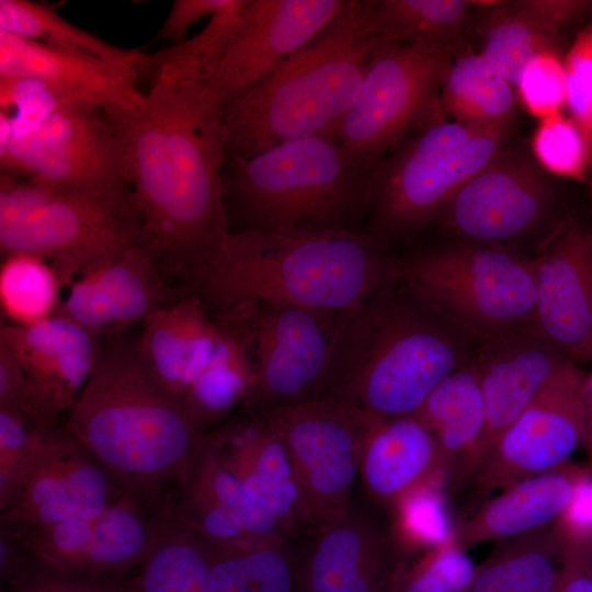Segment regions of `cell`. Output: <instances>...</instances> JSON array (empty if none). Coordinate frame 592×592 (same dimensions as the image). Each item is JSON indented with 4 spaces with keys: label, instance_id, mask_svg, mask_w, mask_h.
Returning <instances> with one entry per match:
<instances>
[{
    "label": "cell",
    "instance_id": "83f0119b",
    "mask_svg": "<svg viewBox=\"0 0 592 592\" xmlns=\"http://www.w3.org/2000/svg\"><path fill=\"white\" fill-rule=\"evenodd\" d=\"M219 331L218 319L193 293L150 314L137 346L153 377L181 401L207 366Z\"/></svg>",
    "mask_w": 592,
    "mask_h": 592
},
{
    "label": "cell",
    "instance_id": "f907efd6",
    "mask_svg": "<svg viewBox=\"0 0 592 592\" xmlns=\"http://www.w3.org/2000/svg\"><path fill=\"white\" fill-rule=\"evenodd\" d=\"M583 446L585 447L592 471V371L587 374L583 390Z\"/></svg>",
    "mask_w": 592,
    "mask_h": 592
},
{
    "label": "cell",
    "instance_id": "681fc988",
    "mask_svg": "<svg viewBox=\"0 0 592 592\" xmlns=\"http://www.w3.org/2000/svg\"><path fill=\"white\" fill-rule=\"evenodd\" d=\"M556 592H592V553L569 545L567 563Z\"/></svg>",
    "mask_w": 592,
    "mask_h": 592
},
{
    "label": "cell",
    "instance_id": "277c9868",
    "mask_svg": "<svg viewBox=\"0 0 592 592\" xmlns=\"http://www.w3.org/2000/svg\"><path fill=\"white\" fill-rule=\"evenodd\" d=\"M65 424L125 496L156 506H169L203 446V430L153 377L137 343L101 351Z\"/></svg>",
    "mask_w": 592,
    "mask_h": 592
},
{
    "label": "cell",
    "instance_id": "ba28073f",
    "mask_svg": "<svg viewBox=\"0 0 592 592\" xmlns=\"http://www.w3.org/2000/svg\"><path fill=\"white\" fill-rule=\"evenodd\" d=\"M569 210L551 174L511 143L467 181L436 217L446 241L537 254Z\"/></svg>",
    "mask_w": 592,
    "mask_h": 592
},
{
    "label": "cell",
    "instance_id": "7c38bea8",
    "mask_svg": "<svg viewBox=\"0 0 592 592\" xmlns=\"http://www.w3.org/2000/svg\"><path fill=\"white\" fill-rule=\"evenodd\" d=\"M282 439L316 532L341 520L367 440L380 420L335 397L259 411Z\"/></svg>",
    "mask_w": 592,
    "mask_h": 592
},
{
    "label": "cell",
    "instance_id": "b9f144b4",
    "mask_svg": "<svg viewBox=\"0 0 592 592\" xmlns=\"http://www.w3.org/2000/svg\"><path fill=\"white\" fill-rule=\"evenodd\" d=\"M532 155L549 174L588 184L589 147L579 125L562 113L539 119Z\"/></svg>",
    "mask_w": 592,
    "mask_h": 592
},
{
    "label": "cell",
    "instance_id": "9c48e42d",
    "mask_svg": "<svg viewBox=\"0 0 592 592\" xmlns=\"http://www.w3.org/2000/svg\"><path fill=\"white\" fill-rule=\"evenodd\" d=\"M400 265L442 310L481 341L535 323L532 257L445 240L401 255Z\"/></svg>",
    "mask_w": 592,
    "mask_h": 592
},
{
    "label": "cell",
    "instance_id": "484cf974",
    "mask_svg": "<svg viewBox=\"0 0 592 592\" xmlns=\"http://www.w3.org/2000/svg\"><path fill=\"white\" fill-rule=\"evenodd\" d=\"M401 562L394 535L351 504L317 532L303 560L301 592H385Z\"/></svg>",
    "mask_w": 592,
    "mask_h": 592
},
{
    "label": "cell",
    "instance_id": "f6af8a7d",
    "mask_svg": "<svg viewBox=\"0 0 592 592\" xmlns=\"http://www.w3.org/2000/svg\"><path fill=\"white\" fill-rule=\"evenodd\" d=\"M563 61L567 73L566 105L589 147L588 185L592 205V18L577 35Z\"/></svg>",
    "mask_w": 592,
    "mask_h": 592
},
{
    "label": "cell",
    "instance_id": "e0dca14e",
    "mask_svg": "<svg viewBox=\"0 0 592 592\" xmlns=\"http://www.w3.org/2000/svg\"><path fill=\"white\" fill-rule=\"evenodd\" d=\"M170 513L125 496L102 513L41 528L16 538L36 560L62 572L114 581L149 555Z\"/></svg>",
    "mask_w": 592,
    "mask_h": 592
},
{
    "label": "cell",
    "instance_id": "5b68a950",
    "mask_svg": "<svg viewBox=\"0 0 592 592\" xmlns=\"http://www.w3.org/2000/svg\"><path fill=\"white\" fill-rule=\"evenodd\" d=\"M383 42L374 0H349L305 47L257 84L223 102L226 158L326 135L355 101Z\"/></svg>",
    "mask_w": 592,
    "mask_h": 592
},
{
    "label": "cell",
    "instance_id": "9a60e30c",
    "mask_svg": "<svg viewBox=\"0 0 592 592\" xmlns=\"http://www.w3.org/2000/svg\"><path fill=\"white\" fill-rule=\"evenodd\" d=\"M585 376L574 360L561 367L480 455L459 491L487 496L567 464L583 446Z\"/></svg>",
    "mask_w": 592,
    "mask_h": 592
},
{
    "label": "cell",
    "instance_id": "2e32d148",
    "mask_svg": "<svg viewBox=\"0 0 592 592\" xmlns=\"http://www.w3.org/2000/svg\"><path fill=\"white\" fill-rule=\"evenodd\" d=\"M125 493L89 448L67 428H43L33 469L20 493L0 511V533L26 532L87 519Z\"/></svg>",
    "mask_w": 592,
    "mask_h": 592
},
{
    "label": "cell",
    "instance_id": "52a82bcc",
    "mask_svg": "<svg viewBox=\"0 0 592 592\" xmlns=\"http://www.w3.org/2000/svg\"><path fill=\"white\" fill-rule=\"evenodd\" d=\"M513 122L473 126L433 122L374 166L365 231L391 248L418 236L453 195L510 143Z\"/></svg>",
    "mask_w": 592,
    "mask_h": 592
},
{
    "label": "cell",
    "instance_id": "3957f363",
    "mask_svg": "<svg viewBox=\"0 0 592 592\" xmlns=\"http://www.w3.org/2000/svg\"><path fill=\"white\" fill-rule=\"evenodd\" d=\"M401 273L400 255L367 231L230 232L189 280L207 309L249 303L344 311Z\"/></svg>",
    "mask_w": 592,
    "mask_h": 592
},
{
    "label": "cell",
    "instance_id": "30bf717a",
    "mask_svg": "<svg viewBox=\"0 0 592 592\" xmlns=\"http://www.w3.org/2000/svg\"><path fill=\"white\" fill-rule=\"evenodd\" d=\"M0 168L65 190H129L104 110L75 101L56 104L24 127L1 112Z\"/></svg>",
    "mask_w": 592,
    "mask_h": 592
},
{
    "label": "cell",
    "instance_id": "f1b7e54d",
    "mask_svg": "<svg viewBox=\"0 0 592 592\" xmlns=\"http://www.w3.org/2000/svg\"><path fill=\"white\" fill-rule=\"evenodd\" d=\"M442 474L433 433L415 415L380 419L365 445L360 476L368 496L394 511L418 488Z\"/></svg>",
    "mask_w": 592,
    "mask_h": 592
},
{
    "label": "cell",
    "instance_id": "d6986e66",
    "mask_svg": "<svg viewBox=\"0 0 592 592\" xmlns=\"http://www.w3.org/2000/svg\"><path fill=\"white\" fill-rule=\"evenodd\" d=\"M98 339L61 315L32 326L1 323L0 340L24 373L20 409L36 425L54 428L68 417L101 354Z\"/></svg>",
    "mask_w": 592,
    "mask_h": 592
},
{
    "label": "cell",
    "instance_id": "ee69618b",
    "mask_svg": "<svg viewBox=\"0 0 592 592\" xmlns=\"http://www.w3.org/2000/svg\"><path fill=\"white\" fill-rule=\"evenodd\" d=\"M528 113L540 118L561 113L567 102V73L559 52H544L524 67L516 83Z\"/></svg>",
    "mask_w": 592,
    "mask_h": 592
},
{
    "label": "cell",
    "instance_id": "cb8c5ba5",
    "mask_svg": "<svg viewBox=\"0 0 592 592\" xmlns=\"http://www.w3.org/2000/svg\"><path fill=\"white\" fill-rule=\"evenodd\" d=\"M204 442L253 501L295 533L312 528L308 505L286 447L259 412L204 432Z\"/></svg>",
    "mask_w": 592,
    "mask_h": 592
},
{
    "label": "cell",
    "instance_id": "ac0fdd59",
    "mask_svg": "<svg viewBox=\"0 0 592 592\" xmlns=\"http://www.w3.org/2000/svg\"><path fill=\"white\" fill-rule=\"evenodd\" d=\"M349 0H247L207 82L224 102L257 84L305 47Z\"/></svg>",
    "mask_w": 592,
    "mask_h": 592
},
{
    "label": "cell",
    "instance_id": "d4e9b609",
    "mask_svg": "<svg viewBox=\"0 0 592 592\" xmlns=\"http://www.w3.org/2000/svg\"><path fill=\"white\" fill-rule=\"evenodd\" d=\"M170 510L203 542L215 545L253 538L288 539L295 534L251 499L207 447L204 437L197 457L171 497Z\"/></svg>",
    "mask_w": 592,
    "mask_h": 592
},
{
    "label": "cell",
    "instance_id": "603a6c76",
    "mask_svg": "<svg viewBox=\"0 0 592 592\" xmlns=\"http://www.w3.org/2000/svg\"><path fill=\"white\" fill-rule=\"evenodd\" d=\"M571 360L535 323L480 342L470 362L478 374L486 406L481 454Z\"/></svg>",
    "mask_w": 592,
    "mask_h": 592
},
{
    "label": "cell",
    "instance_id": "d6a6232c",
    "mask_svg": "<svg viewBox=\"0 0 592 592\" xmlns=\"http://www.w3.org/2000/svg\"><path fill=\"white\" fill-rule=\"evenodd\" d=\"M113 592H218L202 540L172 512L146 559Z\"/></svg>",
    "mask_w": 592,
    "mask_h": 592
},
{
    "label": "cell",
    "instance_id": "74e56055",
    "mask_svg": "<svg viewBox=\"0 0 592 592\" xmlns=\"http://www.w3.org/2000/svg\"><path fill=\"white\" fill-rule=\"evenodd\" d=\"M64 291L62 278L46 259L30 253L2 258L0 307L5 323L32 326L58 315Z\"/></svg>",
    "mask_w": 592,
    "mask_h": 592
},
{
    "label": "cell",
    "instance_id": "7dc6e473",
    "mask_svg": "<svg viewBox=\"0 0 592 592\" xmlns=\"http://www.w3.org/2000/svg\"><path fill=\"white\" fill-rule=\"evenodd\" d=\"M517 5L556 31L590 11V1L581 0H520Z\"/></svg>",
    "mask_w": 592,
    "mask_h": 592
},
{
    "label": "cell",
    "instance_id": "7bdbcfd3",
    "mask_svg": "<svg viewBox=\"0 0 592 592\" xmlns=\"http://www.w3.org/2000/svg\"><path fill=\"white\" fill-rule=\"evenodd\" d=\"M0 577L2 592H113L111 582L54 569L36 560L23 545L1 563Z\"/></svg>",
    "mask_w": 592,
    "mask_h": 592
},
{
    "label": "cell",
    "instance_id": "e575fe53",
    "mask_svg": "<svg viewBox=\"0 0 592 592\" xmlns=\"http://www.w3.org/2000/svg\"><path fill=\"white\" fill-rule=\"evenodd\" d=\"M480 14V55L513 87L536 55L559 52L560 32L521 9L516 1H475Z\"/></svg>",
    "mask_w": 592,
    "mask_h": 592
},
{
    "label": "cell",
    "instance_id": "8992f818",
    "mask_svg": "<svg viewBox=\"0 0 592 592\" xmlns=\"http://www.w3.org/2000/svg\"><path fill=\"white\" fill-rule=\"evenodd\" d=\"M371 171L323 135L284 141L250 158H226L230 232L364 231Z\"/></svg>",
    "mask_w": 592,
    "mask_h": 592
},
{
    "label": "cell",
    "instance_id": "f546056e",
    "mask_svg": "<svg viewBox=\"0 0 592 592\" xmlns=\"http://www.w3.org/2000/svg\"><path fill=\"white\" fill-rule=\"evenodd\" d=\"M435 436L447 490L458 492L483 445L486 406L471 362L448 375L414 414Z\"/></svg>",
    "mask_w": 592,
    "mask_h": 592
},
{
    "label": "cell",
    "instance_id": "8d00e7d4",
    "mask_svg": "<svg viewBox=\"0 0 592 592\" xmlns=\"http://www.w3.org/2000/svg\"><path fill=\"white\" fill-rule=\"evenodd\" d=\"M515 101L513 86L479 53L453 59L440 92L455 122L481 127L514 121Z\"/></svg>",
    "mask_w": 592,
    "mask_h": 592
},
{
    "label": "cell",
    "instance_id": "5bb4252c",
    "mask_svg": "<svg viewBox=\"0 0 592 592\" xmlns=\"http://www.w3.org/2000/svg\"><path fill=\"white\" fill-rule=\"evenodd\" d=\"M226 311L239 322L251 352L255 386L249 403L262 411L323 397L342 311L277 303Z\"/></svg>",
    "mask_w": 592,
    "mask_h": 592
},
{
    "label": "cell",
    "instance_id": "bcb514c9",
    "mask_svg": "<svg viewBox=\"0 0 592 592\" xmlns=\"http://www.w3.org/2000/svg\"><path fill=\"white\" fill-rule=\"evenodd\" d=\"M238 0H174L155 41H184L191 26L202 19L220 14L236 5Z\"/></svg>",
    "mask_w": 592,
    "mask_h": 592
},
{
    "label": "cell",
    "instance_id": "1f68e13d",
    "mask_svg": "<svg viewBox=\"0 0 592 592\" xmlns=\"http://www.w3.org/2000/svg\"><path fill=\"white\" fill-rule=\"evenodd\" d=\"M219 337L213 355L187 389L182 403L201 426L224 418L242 402H250L255 371L246 335L229 312L218 314Z\"/></svg>",
    "mask_w": 592,
    "mask_h": 592
},
{
    "label": "cell",
    "instance_id": "60d3db41",
    "mask_svg": "<svg viewBox=\"0 0 592 592\" xmlns=\"http://www.w3.org/2000/svg\"><path fill=\"white\" fill-rule=\"evenodd\" d=\"M43 428L19 407H0V511L24 487L35 464Z\"/></svg>",
    "mask_w": 592,
    "mask_h": 592
},
{
    "label": "cell",
    "instance_id": "7a4b0ae2",
    "mask_svg": "<svg viewBox=\"0 0 592 592\" xmlns=\"http://www.w3.org/2000/svg\"><path fill=\"white\" fill-rule=\"evenodd\" d=\"M480 342L401 271L342 311L323 397L380 419L414 415L448 375L471 361Z\"/></svg>",
    "mask_w": 592,
    "mask_h": 592
},
{
    "label": "cell",
    "instance_id": "8fae6325",
    "mask_svg": "<svg viewBox=\"0 0 592 592\" xmlns=\"http://www.w3.org/2000/svg\"><path fill=\"white\" fill-rule=\"evenodd\" d=\"M452 61L445 50L383 42L352 106L323 136L372 170L440 100Z\"/></svg>",
    "mask_w": 592,
    "mask_h": 592
},
{
    "label": "cell",
    "instance_id": "836d02e7",
    "mask_svg": "<svg viewBox=\"0 0 592 592\" xmlns=\"http://www.w3.org/2000/svg\"><path fill=\"white\" fill-rule=\"evenodd\" d=\"M202 543L218 592H301L303 560L288 546V539Z\"/></svg>",
    "mask_w": 592,
    "mask_h": 592
},
{
    "label": "cell",
    "instance_id": "6da1fadb",
    "mask_svg": "<svg viewBox=\"0 0 592 592\" xmlns=\"http://www.w3.org/2000/svg\"><path fill=\"white\" fill-rule=\"evenodd\" d=\"M144 79V104L103 110L119 146L140 244L162 272L189 281L230 235L223 102L205 81Z\"/></svg>",
    "mask_w": 592,
    "mask_h": 592
},
{
    "label": "cell",
    "instance_id": "f35d334b",
    "mask_svg": "<svg viewBox=\"0 0 592 592\" xmlns=\"http://www.w3.org/2000/svg\"><path fill=\"white\" fill-rule=\"evenodd\" d=\"M0 31L70 53L115 61H134L144 54L114 46L64 19L48 4L0 0Z\"/></svg>",
    "mask_w": 592,
    "mask_h": 592
},
{
    "label": "cell",
    "instance_id": "4dcf8cb0",
    "mask_svg": "<svg viewBox=\"0 0 592 592\" xmlns=\"http://www.w3.org/2000/svg\"><path fill=\"white\" fill-rule=\"evenodd\" d=\"M498 543L477 566L468 592L557 591L569 551L560 521Z\"/></svg>",
    "mask_w": 592,
    "mask_h": 592
},
{
    "label": "cell",
    "instance_id": "44dd1931",
    "mask_svg": "<svg viewBox=\"0 0 592 592\" xmlns=\"http://www.w3.org/2000/svg\"><path fill=\"white\" fill-rule=\"evenodd\" d=\"M146 54L134 61H115L53 48L0 31V78L34 81L62 101L101 109L144 104L141 68Z\"/></svg>",
    "mask_w": 592,
    "mask_h": 592
},
{
    "label": "cell",
    "instance_id": "ffe728a7",
    "mask_svg": "<svg viewBox=\"0 0 592 592\" xmlns=\"http://www.w3.org/2000/svg\"><path fill=\"white\" fill-rule=\"evenodd\" d=\"M535 326L574 361L592 360V219L568 213L533 258Z\"/></svg>",
    "mask_w": 592,
    "mask_h": 592
},
{
    "label": "cell",
    "instance_id": "d590c367",
    "mask_svg": "<svg viewBox=\"0 0 592 592\" xmlns=\"http://www.w3.org/2000/svg\"><path fill=\"white\" fill-rule=\"evenodd\" d=\"M473 9L471 0H374V25L384 43L454 55L469 29Z\"/></svg>",
    "mask_w": 592,
    "mask_h": 592
},
{
    "label": "cell",
    "instance_id": "ab89813d",
    "mask_svg": "<svg viewBox=\"0 0 592 592\" xmlns=\"http://www.w3.org/2000/svg\"><path fill=\"white\" fill-rule=\"evenodd\" d=\"M477 566L453 539L401 562L385 592H468Z\"/></svg>",
    "mask_w": 592,
    "mask_h": 592
},
{
    "label": "cell",
    "instance_id": "4fadbf2b",
    "mask_svg": "<svg viewBox=\"0 0 592 592\" xmlns=\"http://www.w3.org/2000/svg\"><path fill=\"white\" fill-rule=\"evenodd\" d=\"M140 244L129 190L57 189L23 218L0 225L4 258L30 253L49 261L67 283L79 273Z\"/></svg>",
    "mask_w": 592,
    "mask_h": 592
},
{
    "label": "cell",
    "instance_id": "4316f807",
    "mask_svg": "<svg viewBox=\"0 0 592 592\" xmlns=\"http://www.w3.org/2000/svg\"><path fill=\"white\" fill-rule=\"evenodd\" d=\"M587 474L565 464L504 489L483 502L453 531V542L466 550L487 542H501L557 523L567 512L578 482Z\"/></svg>",
    "mask_w": 592,
    "mask_h": 592
},
{
    "label": "cell",
    "instance_id": "7402d4cb",
    "mask_svg": "<svg viewBox=\"0 0 592 592\" xmlns=\"http://www.w3.org/2000/svg\"><path fill=\"white\" fill-rule=\"evenodd\" d=\"M169 288L153 257L136 244L72 277L58 315L96 338L118 334L168 304Z\"/></svg>",
    "mask_w": 592,
    "mask_h": 592
},
{
    "label": "cell",
    "instance_id": "c3c4849f",
    "mask_svg": "<svg viewBox=\"0 0 592 592\" xmlns=\"http://www.w3.org/2000/svg\"><path fill=\"white\" fill-rule=\"evenodd\" d=\"M24 386V373L18 356L0 340V407L20 408Z\"/></svg>",
    "mask_w": 592,
    "mask_h": 592
}]
</instances>
